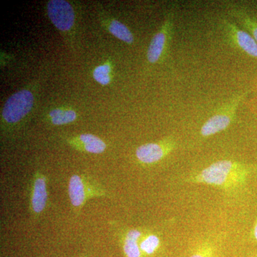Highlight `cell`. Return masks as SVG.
Returning a JSON list of instances; mask_svg holds the SVG:
<instances>
[{"instance_id":"cell-1","label":"cell","mask_w":257,"mask_h":257,"mask_svg":"<svg viewBox=\"0 0 257 257\" xmlns=\"http://www.w3.org/2000/svg\"><path fill=\"white\" fill-rule=\"evenodd\" d=\"M251 173L248 166L230 160L214 162L192 179L196 183L231 189L242 184Z\"/></svg>"},{"instance_id":"cell-2","label":"cell","mask_w":257,"mask_h":257,"mask_svg":"<svg viewBox=\"0 0 257 257\" xmlns=\"http://www.w3.org/2000/svg\"><path fill=\"white\" fill-rule=\"evenodd\" d=\"M68 195L72 207L79 211L90 199L105 197L106 192L89 176L74 175L69 180Z\"/></svg>"},{"instance_id":"cell-3","label":"cell","mask_w":257,"mask_h":257,"mask_svg":"<svg viewBox=\"0 0 257 257\" xmlns=\"http://www.w3.org/2000/svg\"><path fill=\"white\" fill-rule=\"evenodd\" d=\"M246 94V92H245L235 96L219 111H216L215 114L211 116L203 124L201 128V135L203 137H209L226 130L231 124L240 103L244 99Z\"/></svg>"},{"instance_id":"cell-4","label":"cell","mask_w":257,"mask_h":257,"mask_svg":"<svg viewBox=\"0 0 257 257\" xmlns=\"http://www.w3.org/2000/svg\"><path fill=\"white\" fill-rule=\"evenodd\" d=\"M34 104V95L28 89H23L8 98L3 107L2 116L5 122L14 124L29 114Z\"/></svg>"},{"instance_id":"cell-5","label":"cell","mask_w":257,"mask_h":257,"mask_svg":"<svg viewBox=\"0 0 257 257\" xmlns=\"http://www.w3.org/2000/svg\"><path fill=\"white\" fill-rule=\"evenodd\" d=\"M223 32L230 43L248 57L257 60V43L247 32L234 22L223 20L221 22Z\"/></svg>"},{"instance_id":"cell-6","label":"cell","mask_w":257,"mask_h":257,"mask_svg":"<svg viewBox=\"0 0 257 257\" xmlns=\"http://www.w3.org/2000/svg\"><path fill=\"white\" fill-rule=\"evenodd\" d=\"M48 202L47 178L37 171L32 177L30 186V209L34 219H38L46 209Z\"/></svg>"},{"instance_id":"cell-7","label":"cell","mask_w":257,"mask_h":257,"mask_svg":"<svg viewBox=\"0 0 257 257\" xmlns=\"http://www.w3.org/2000/svg\"><path fill=\"white\" fill-rule=\"evenodd\" d=\"M174 15L169 13L165 23L158 32L152 38L147 51V60L150 64H155L162 58L166 49L168 46V42L172 37L173 30Z\"/></svg>"},{"instance_id":"cell-8","label":"cell","mask_w":257,"mask_h":257,"mask_svg":"<svg viewBox=\"0 0 257 257\" xmlns=\"http://www.w3.org/2000/svg\"><path fill=\"white\" fill-rule=\"evenodd\" d=\"M47 13L51 22L62 32L69 31L74 23V12L72 5L64 0H50L47 3Z\"/></svg>"},{"instance_id":"cell-9","label":"cell","mask_w":257,"mask_h":257,"mask_svg":"<svg viewBox=\"0 0 257 257\" xmlns=\"http://www.w3.org/2000/svg\"><path fill=\"white\" fill-rule=\"evenodd\" d=\"M175 144L171 141L160 143H147L139 147L136 150V157L144 164L156 163L168 155Z\"/></svg>"},{"instance_id":"cell-10","label":"cell","mask_w":257,"mask_h":257,"mask_svg":"<svg viewBox=\"0 0 257 257\" xmlns=\"http://www.w3.org/2000/svg\"><path fill=\"white\" fill-rule=\"evenodd\" d=\"M227 13L234 20V23L247 32L257 43V17L250 15L236 5H229Z\"/></svg>"},{"instance_id":"cell-11","label":"cell","mask_w":257,"mask_h":257,"mask_svg":"<svg viewBox=\"0 0 257 257\" xmlns=\"http://www.w3.org/2000/svg\"><path fill=\"white\" fill-rule=\"evenodd\" d=\"M69 143L72 147L91 154H101L105 151L106 145L102 140L91 134H82L77 138L70 139Z\"/></svg>"},{"instance_id":"cell-12","label":"cell","mask_w":257,"mask_h":257,"mask_svg":"<svg viewBox=\"0 0 257 257\" xmlns=\"http://www.w3.org/2000/svg\"><path fill=\"white\" fill-rule=\"evenodd\" d=\"M142 232L138 229L128 230L123 241V249L126 257H141L142 251L139 240Z\"/></svg>"},{"instance_id":"cell-13","label":"cell","mask_w":257,"mask_h":257,"mask_svg":"<svg viewBox=\"0 0 257 257\" xmlns=\"http://www.w3.org/2000/svg\"><path fill=\"white\" fill-rule=\"evenodd\" d=\"M108 28L111 35H114L121 41L126 42L130 45L133 43L135 40H134L133 33L124 24L120 23L118 20H113L109 23Z\"/></svg>"},{"instance_id":"cell-14","label":"cell","mask_w":257,"mask_h":257,"mask_svg":"<svg viewBox=\"0 0 257 257\" xmlns=\"http://www.w3.org/2000/svg\"><path fill=\"white\" fill-rule=\"evenodd\" d=\"M51 121L55 125H64L73 122L77 113L71 109H55L50 112Z\"/></svg>"},{"instance_id":"cell-15","label":"cell","mask_w":257,"mask_h":257,"mask_svg":"<svg viewBox=\"0 0 257 257\" xmlns=\"http://www.w3.org/2000/svg\"><path fill=\"white\" fill-rule=\"evenodd\" d=\"M160 240L158 236L155 234H150L144 238L140 242L141 251L147 255L153 254L160 246Z\"/></svg>"},{"instance_id":"cell-16","label":"cell","mask_w":257,"mask_h":257,"mask_svg":"<svg viewBox=\"0 0 257 257\" xmlns=\"http://www.w3.org/2000/svg\"><path fill=\"white\" fill-rule=\"evenodd\" d=\"M111 67L107 64L98 66L93 72V77L101 85H107L111 82Z\"/></svg>"},{"instance_id":"cell-17","label":"cell","mask_w":257,"mask_h":257,"mask_svg":"<svg viewBox=\"0 0 257 257\" xmlns=\"http://www.w3.org/2000/svg\"><path fill=\"white\" fill-rule=\"evenodd\" d=\"M251 109H252L254 112L257 113V99H253V101L251 102Z\"/></svg>"},{"instance_id":"cell-18","label":"cell","mask_w":257,"mask_h":257,"mask_svg":"<svg viewBox=\"0 0 257 257\" xmlns=\"http://www.w3.org/2000/svg\"><path fill=\"white\" fill-rule=\"evenodd\" d=\"M253 236H254V238L257 241V220L254 228H253Z\"/></svg>"},{"instance_id":"cell-19","label":"cell","mask_w":257,"mask_h":257,"mask_svg":"<svg viewBox=\"0 0 257 257\" xmlns=\"http://www.w3.org/2000/svg\"><path fill=\"white\" fill-rule=\"evenodd\" d=\"M190 257H206L205 255L203 253H196L194 254H193L192 256Z\"/></svg>"}]
</instances>
